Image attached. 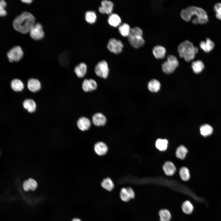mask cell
Masks as SVG:
<instances>
[{
	"label": "cell",
	"instance_id": "21",
	"mask_svg": "<svg viewBox=\"0 0 221 221\" xmlns=\"http://www.w3.org/2000/svg\"><path fill=\"white\" fill-rule=\"evenodd\" d=\"M87 66L84 63H81L76 66L74 69V72L79 78L84 77L86 74Z\"/></svg>",
	"mask_w": 221,
	"mask_h": 221
},
{
	"label": "cell",
	"instance_id": "9",
	"mask_svg": "<svg viewBox=\"0 0 221 221\" xmlns=\"http://www.w3.org/2000/svg\"><path fill=\"white\" fill-rule=\"evenodd\" d=\"M29 33L32 39L37 41L42 39L45 35L43 26L39 22H36Z\"/></svg>",
	"mask_w": 221,
	"mask_h": 221
},
{
	"label": "cell",
	"instance_id": "10",
	"mask_svg": "<svg viewBox=\"0 0 221 221\" xmlns=\"http://www.w3.org/2000/svg\"><path fill=\"white\" fill-rule=\"evenodd\" d=\"M38 186L37 181L31 178L24 180L22 184L23 189L25 192L29 191H34L37 189Z\"/></svg>",
	"mask_w": 221,
	"mask_h": 221
},
{
	"label": "cell",
	"instance_id": "1",
	"mask_svg": "<svg viewBox=\"0 0 221 221\" xmlns=\"http://www.w3.org/2000/svg\"><path fill=\"white\" fill-rule=\"evenodd\" d=\"M180 15L183 19L187 21L195 16L192 20V22L195 24H205L208 20L206 12L201 8L194 6H189L182 9Z\"/></svg>",
	"mask_w": 221,
	"mask_h": 221
},
{
	"label": "cell",
	"instance_id": "35",
	"mask_svg": "<svg viewBox=\"0 0 221 221\" xmlns=\"http://www.w3.org/2000/svg\"><path fill=\"white\" fill-rule=\"evenodd\" d=\"M179 174L181 179L184 181L188 180L190 177L189 171L188 169L185 167H181L179 171Z\"/></svg>",
	"mask_w": 221,
	"mask_h": 221
},
{
	"label": "cell",
	"instance_id": "39",
	"mask_svg": "<svg viewBox=\"0 0 221 221\" xmlns=\"http://www.w3.org/2000/svg\"><path fill=\"white\" fill-rule=\"evenodd\" d=\"M129 196L130 199H133L135 197V193L133 189L130 187L126 188Z\"/></svg>",
	"mask_w": 221,
	"mask_h": 221
},
{
	"label": "cell",
	"instance_id": "38",
	"mask_svg": "<svg viewBox=\"0 0 221 221\" xmlns=\"http://www.w3.org/2000/svg\"><path fill=\"white\" fill-rule=\"evenodd\" d=\"M214 10L216 17L221 20V3L218 2L215 4L214 6Z\"/></svg>",
	"mask_w": 221,
	"mask_h": 221
},
{
	"label": "cell",
	"instance_id": "31",
	"mask_svg": "<svg viewBox=\"0 0 221 221\" xmlns=\"http://www.w3.org/2000/svg\"><path fill=\"white\" fill-rule=\"evenodd\" d=\"M188 152L187 149L184 146L181 145L176 149V156L177 158L183 160L185 158Z\"/></svg>",
	"mask_w": 221,
	"mask_h": 221
},
{
	"label": "cell",
	"instance_id": "19",
	"mask_svg": "<svg viewBox=\"0 0 221 221\" xmlns=\"http://www.w3.org/2000/svg\"><path fill=\"white\" fill-rule=\"evenodd\" d=\"M108 22L110 25L116 27L120 25L121 19L118 14L115 13H111L108 17Z\"/></svg>",
	"mask_w": 221,
	"mask_h": 221
},
{
	"label": "cell",
	"instance_id": "25",
	"mask_svg": "<svg viewBox=\"0 0 221 221\" xmlns=\"http://www.w3.org/2000/svg\"><path fill=\"white\" fill-rule=\"evenodd\" d=\"M59 61L62 66H68L69 64V53L67 52H64L61 53L59 57Z\"/></svg>",
	"mask_w": 221,
	"mask_h": 221
},
{
	"label": "cell",
	"instance_id": "13",
	"mask_svg": "<svg viewBox=\"0 0 221 221\" xmlns=\"http://www.w3.org/2000/svg\"><path fill=\"white\" fill-rule=\"evenodd\" d=\"M107 119L106 117L100 113L95 114L92 116V122L96 126H104L106 123Z\"/></svg>",
	"mask_w": 221,
	"mask_h": 221
},
{
	"label": "cell",
	"instance_id": "36",
	"mask_svg": "<svg viewBox=\"0 0 221 221\" xmlns=\"http://www.w3.org/2000/svg\"><path fill=\"white\" fill-rule=\"evenodd\" d=\"M120 196L121 200L124 202H128L130 199L128 193L126 188H123L121 189Z\"/></svg>",
	"mask_w": 221,
	"mask_h": 221
},
{
	"label": "cell",
	"instance_id": "40",
	"mask_svg": "<svg viewBox=\"0 0 221 221\" xmlns=\"http://www.w3.org/2000/svg\"><path fill=\"white\" fill-rule=\"evenodd\" d=\"M21 1L23 2L26 3V4H29L32 2V0H21Z\"/></svg>",
	"mask_w": 221,
	"mask_h": 221
},
{
	"label": "cell",
	"instance_id": "24",
	"mask_svg": "<svg viewBox=\"0 0 221 221\" xmlns=\"http://www.w3.org/2000/svg\"><path fill=\"white\" fill-rule=\"evenodd\" d=\"M192 67L195 73L199 74L204 70V65L202 61L198 60L192 62Z\"/></svg>",
	"mask_w": 221,
	"mask_h": 221
},
{
	"label": "cell",
	"instance_id": "7",
	"mask_svg": "<svg viewBox=\"0 0 221 221\" xmlns=\"http://www.w3.org/2000/svg\"><path fill=\"white\" fill-rule=\"evenodd\" d=\"M107 47L110 52L117 54L122 52L123 45L120 40L111 38L108 42Z\"/></svg>",
	"mask_w": 221,
	"mask_h": 221
},
{
	"label": "cell",
	"instance_id": "12",
	"mask_svg": "<svg viewBox=\"0 0 221 221\" xmlns=\"http://www.w3.org/2000/svg\"><path fill=\"white\" fill-rule=\"evenodd\" d=\"M97 86L96 82L92 79H84L82 85L83 89L86 92L95 90L97 88Z\"/></svg>",
	"mask_w": 221,
	"mask_h": 221
},
{
	"label": "cell",
	"instance_id": "27",
	"mask_svg": "<svg viewBox=\"0 0 221 221\" xmlns=\"http://www.w3.org/2000/svg\"><path fill=\"white\" fill-rule=\"evenodd\" d=\"M201 134L204 136L206 137L211 135L213 133L212 127L209 125L204 124L200 127Z\"/></svg>",
	"mask_w": 221,
	"mask_h": 221
},
{
	"label": "cell",
	"instance_id": "30",
	"mask_svg": "<svg viewBox=\"0 0 221 221\" xmlns=\"http://www.w3.org/2000/svg\"><path fill=\"white\" fill-rule=\"evenodd\" d=\"M97 19V16L95 12L93 11H88L85 14V19L88 23L92 24L94 23Z\"/></svg>",
	"mask_w": 221,
	"mask_h": 221
},
{
	"label": "cell",
	"instance_id": "41",
	"mask_svg": "<svg viewBox=\"0 0 221 221\" xmlns=\"http://www.w3.org/2000/svg\"><path fill=\"white\" fill-rule=\"evenodd\" d=\"M71 221H82L81 219L78 218H75L73 219Z\"/></svg>",
	"mask_w": 221,
	"mask_h": 221
},
{
	"label": "cell",
	"instance_id": "29",
	"mask_svg": "<svg viewBox=\"0 0 221 221\" xmlns=\"http://www.w3.org/2000/svg\"><path fill=\"white\" fill-rule=\"evenodd\" d=\"M101 185L103 188L109 191H111L114 187L113 182L108 177L103 180L101 183Z\"/></svg>",
	"mask_w": 221,
	"mask_h": 221
},
{
	"label": "cell",
	"instance_id": "3",
	"mask_svg": "<svg viewBox=\"0 0 221 221\" xmlns=\"http://www.w3.org/2000/svg\"><path fill=\"white\" fill-rule=\"evenodd\" d=\"M177 50L180 57L184 58L187 62H190L194 58L199 49L191 42L185 40L179 44Z\"/></svg>",
	"mask_w": 221,
	"mask_h": 221
},
{
	"label": "cell",
	"instance_id": "23",
	"mask_svg": "<svg viewBox=\"0 0 221 221\" xmlns=\"http://www.w3.org/2000/svg\"><path fill=\"white\" fill-rule=\"evenodd\" d=\"M11 86L14 91L17 92L22 91L24 88L23 83L22 81L18 79H15L12 80L11 83Z\"/></svg>",
	"mask_w": 221,
	"mask_h": 221
},
{
	"label": "cell",
	"instance_id": "8",
	"mask_svg": "<svg viewBox=\"0 0 221 221\" xmlns=\"http://www.w3.org/2000/svg\"><path fill=\"white\" fill-rule=\"evenodd\" d=\"M95 71L98 76L107 78L108 75L109 69L106 61L102 60L99 62L95 67Z\"/></svg>",
	"mask_w": 221,
	"mask_h": 221
},
{
	"label": "cell",
	"instance_id": "17",
	"mask_svg": "<svg viewBox=\"0 0 221 221\" xmlns=\"http://www.w3.org/2000/svg\"><path fill=\"white\" fill-rule=\"evenodd\" d=\"M95 152L99 155L103 156L108 151V147L107 145L103 142H99L94 145Z\"/></svg>",
	"mask_w": 221,
	"mask_h": 221
},
{
	"label": "cell",
	"instance_id": "32",
	"mask_svg": "<svg viewBox=\"0 0 221 221\" xmlns=\"http://www.w3.org/2000/svg\"><path fill=\"white\" fill-rule=\"evenodd\" d=\"M168 140L166 139H158L156 141V146L159 150L164 151L167 148Z\"/></svg>",
	"mask_w": 221,
	"mask_h": 221
},
{
	"label": "cell",
	"instance_id": "5",
	"mask_svg": "<svg viewBox=\"0 0 221 221\" xmlns=\"http://www.w3.org/2000/svg\"><path fill=\"white\" fill-rule=\"evenodd\" d=\"M179 65V62L176 57L173 55L167 56V60L162 64V68L163 72L167 74L173 73Z\"/></svg>",
	"mask_w": 221,
	"mask_h": 221
},
{
	"label": "cell",
	"instance_id": "37",
	"mask_svg": "<svg viewBox=\"0 0 221 221\" xmlns=\"http://www.w3.org/2000/svg\"><path fill=\"white\" fill-rule=\"evenodd\" d=\"M7 6L6 2L4 0H0V17H4L7 14L5 9Z\"/></svg>",
	"mask_w": 221,
	"mask_h": 221
},
{
	"label": "cell",
	"instance_id": "26",
	"mask_svg": "<svg viewBox=\"0 0 221 221\" xmlns=\"http://www.w3.org/2000/svg\"><path fill=\"white\" fill-rule=\"evenodd\" d=\"M148 87L150 91L156 92L160 90L161 84L158 81L155 79H153L149 82Z\"/></svg>",
	"mask_w": 221,
	"mask_h": 221
},
{
	"label": "cell",
	"instance_id": "33",
	"mask_svg": "<svg viewBox=\"0 0 221 221\" xmlns=\"http://www.w3.org/2000/svg\"><path fill=\"white\" fill-rule=\"evenodd\" d=\"M160 221H169L171 216L170 212L166 209H162L159 212Z\"/></svg>",
	"mask_w": 221,
	"mask_h": 221
},
{
	"label": "cell",
	"instance_id": "2",
	"mask_svg": "<svg viewBox=\"0 0 221 221\" xmlns=\"http://www.w3.org/2000/svg\"><path fill=\"white\" fill-rule=\"evenodd\" d=\"M35 23L34 16L30 12L24 11L14 19L12 24L16 31L22 34H26L29 33Z\"/></svg>",
	"mask_w": 221,
	"mask_h": 221
},
{
	"label": "cell",
	"instance_id": "6",
	"mask_svg": "<svg viewBox=\"0 0 221 221\" xmlns=\"http://www.w3.org/2000/svg\"><path fill=\"white\" fill-rule=\"evenodd\" d=\"M23 55L22 48L18 45L12 47L7 53L8 60L11 62L20 61L22 58Z\"/></svg>",
	"mask_w": 221,
	"mask_h": 221
},
{
	"label": "cell",
	"instance_id": "28",
	"mask_svg": "<svg viewBox=\"0 0 221 221\" xmlns=\"http://www.w3.org/2000/svg\"><path fill=\"white\" fill-rule=\"evenodd\" d=\"M118 29L119 32L122 36L128 37L130 34L131 28L128 24L124 23L119 26Z\"/></svg>",
	"mask_w": 221,
	"mask_h": 221
},
{
	"label": "cell",
	"instance_id": "34",
	"mask_svg": "<svg viewBox=\"0 0 221 221\" xmlns=\"http://www.w3.org/2000/svg\"><path fill=\"white\" fill-rule=\"evenodd\" d=\"M182 208L184 212L187 214H191L193 210L192 205L189 201H186L183 203Z\"/></svg>",
	"mask_w": 221,
	"mask_h": 221
},
{
	"label": "cell",
	"instance_id": "11",
	"mask_svg": "<svg viewBox=\"0 0 221 221\" xmlns=\"http://www.w3.org/2000/svg\"><path fill=\"white\" fill-rule=\"evenodd\" d=\"M101 6L98 8L100 13L108 14L112 13L114 5L112 2L110 1L104 0L101 1Z\"/></svg>",
	"mask_w": 221,
	"mask_h": 221
},
{
	"label": "cell",
	"instance_id": "18",
	"mask_svg": "<svg viewBox=\"0 0 221 221\" xmlns=\"http://www.w3.org/2000/svg\"><path fill=\"white\" fill-rule=\"evenodd\" d=\"M214 42L209 38H207L205 41H201L200 44V48L206 52H208L214 48Z\"/></svg>",
	"mask_w": 221,
	"mask_h": 221
},
{
	"label": "cell",
	"instance_id": "4",
	"mask_svg": "<svg viewBox=\"0 0 221 221\" xmlns=\"http://www.w3.org/2000/svg\"><path fill=\"white\" fill-rule=\"evenodd\" d=\"M142 29L138 27L131 29L128 40L130 44L135 48H139L142 47L145 43V41L143 37Z\"/></svg>",
	"mask_w": 221,
	"mask_h": 221
},
{
	"label": "cell",
	"instance_id": "14",
	"mask_svg": "<svg viewBox=\"0 0 221 221\" xmlns=\"http://www.w3.org/2000/svg\"><path fill=\"white\" fill-rule=\"evenodd\" d=\"M27 87L30 91L33 92H36L39 91L41 89V84L38 79L30 78L28 81Z\"/></svg>",
	"mask_w": 221,
	"mask_h": 221
},
{
	"label": "cell",
	"instance_id": "22",
	"mask_svg": "<svg viewBox=\"0 0 221 221\" xmlns=\"http://www.w3.org/2000/svg\"><path fill=\"white\" fill-rule=\"evenodd\" d=\"M23 107L29 112H34L36 108V105L34 101L30 99L25 100L23 103Z\"/></svg>",
	"mask_w": 221,
	"mask_h": 221
},
{
	"label": "cell",
	"instance_id": "16",
	"mask_svg": "<svg viewBox=\"0 0 221 221\" xmlns=\"http://www.w3.org/2000/svg\"><path fill=\"white\" fill-rule=\"evenodd\" d=\"M152 52L156 59H161L165 57L166 50L164 47L160 45H157L153 48Z\"/></svg>",
	"mask_w": 221,
	"mask_h": 221
},
{
	"label": "cell",
	"instance_id": "20",
	"mask_svg": "<svg viewBox=\"0 0 221 221\" xmlns=\"http://www.w3.org/2000/svg\"><path fill=\"white\" fill-rule=\"evenodd\" d=\"M163 168L165 174L169 176L173 175L176 171V168L171 162L167 161L164 164Z\"/></svg>",
	"mask_w": 221,
	"mask_h": 221
},
{
	"label": "cell",
	"instance_id": "42",
	"mask_svg": "<svg viewBox=\"0 0 221 221\" xmlns=\"http://www.w3.org/2000/svg\"></svg>",
	"mask_w": 221,
	"mask_h": 221
},
{
	"label": "cell",
	"instance_id": "15",
	"mask_svg": "<svg viewBox=\"0 0 221 221\" xmlns=\"http://www.w3.org/2000/svg\"><path fill=\"white\" fill-rule=\"evenodd\" d=\"M77 125L80 130L84 131L89 129L91 123L90 120L87 118L82 117H80L78 120Z\"/></svg>",
	"mask_w": 221,
	"mask_h": 221
}]
</instances>
